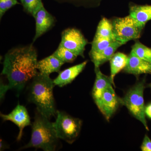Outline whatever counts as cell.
I'll return each mask as SVG.
<instances>
[{
  "label": "cell",
  "mask_w": 151,
  "mask_h": 151,
  "mask_svg": "<svg viewBox=\"0 0 151 151\" xmlns=\"http://www.w3.org/2000/svg\"><path fill=\"white\" fill-rule=\"evenodd\" d=\"M37 61V52L32 45L9 50L5 55L1 74L6 76L9 89H14L19 95L38 73Z\"/></svg>",
  "instance_id": "6da1fadb"
},
{
  "label": "cell",
  "mask_w": 151,
  "mask_h": 151,
  "mask_svg": "<svg viewBox=\"0 0 151 151\" xmlns=\"http://www.w3.org/2000/svg\"><path fill=\"white\" fill-rule=\"evenodd\" d=\"M31 81L28 87L29 102L34 104L37 111L49 119L56 116L53 80L50 76L38 72Z\"/></svg>",
  "instance_id": "7a4b0ae2"
},
{
  "label": "cell",
  "mask_w": 151,
  "mask_h": 151,
  "mask_svg": "<svg viewBox=\"0 0 151 151\" xmlns=\"http://www.w3.org/2000/svg\"><path fill=\"white\" fill-rule=\"evenodd\" d=\"M31 126L30 140L20 150L35 148L44 151L56 150L60 139L57 135L53 122H50V119L36 110Z\"/></svg>",
  "instance_id": "3957f363"
},
{
  "label": "cell",
  "mask_w": 151,
  "mask_h": 151,
  "mask_svg": "<svg viewBox=\"0 0 151 151\" xmlns=\"http://www.w3.org/2000/svg\"><path fill=\"white\" fill-rule=\"evenodd\" d=\"M145 88L144 81L138 82L121 98V105L126 106L132 116L140 122L146 129H149L146 119L145 106L144 99Z\"/></svg>",
  "instance_id": "277c9868"
},
{
  "label": "cell",
  "mask_w": 151,
  "mask_h": 151,
  "mask_svg": "<svg viewBox=\"0 0 151 151\" xmlns=\"http://www.w3.org/2000/svg\"><path fill=\"white\" fill-rule=\"evenodd\" d=\"M57 137L69 144L76 139L81 131L82 122L66 112L57 111L56 120L53 122Z\"/></svg>",
  "instance_id": "5b68a950"
},
{
  "label": "cell",
  "mask_w": 151,
  "mask_h": 151,
  "mask_svg": "<svg viewBox=\"0 0 151 151\" xmlns=\"http://www.w3.org/2000/svg\"><path fill=\"white\" fill-rule=\"evenodd\" d=\"M112 24L114 39L123 45L130 40L139 38L145 27L130 15L115 18Z\"/></svg>",
  "instance_id": "8992f818"
},
{
  "label": "cell",
  "mask_w": 151,
  "mask_h": 151,
  "mask_svg": "<svg viewBox=\"0 0 151 151\" xmlns=\"http://www.w3.org/2000/svg\"><path fill=\"white\" fill-rule=\"evenodd\" d=\"M87 43V40L79 30L68 28L63 32L59 45L69 50L77 56L84 57L85 47Z\"/></svg>",
  "instance_id": "52a82bcc"
},
{
  "label": "cell",
  "mask_w": 151,
  "mask_h": 151,
  "mask_svg": "<svg viewBox=\"0 0 151 151\" xmlns=\"http://www.w3.org/2000/svg\"><path fill=\"white\" fill-rule=\"evenodd\" d=\"M94 102L108 121L121 105V98L117 96L113 86L104 90L101 96L94 100Z\"/></svg>",
  "instance_id": "ba28073f"
},
{
  "label": "cell",
  "mask_w": 151,
  "mask_h": 151,
  "mask_svg": "<svg viewBox=\"0 0 151 151\" xmlns=\"http://www.w3.org/2000/svg\"><path fill=\"white\" fill-rule=\"evenodd\" d=\"M1 118L3 121H10L17 126L19 132L17 140L19 141L22 137L24 129L32 125L31 119L27 109L25 107L18 103L16 107L8 114L1 113Z\"/></svg>",
  "instance_id": "9c48e42d"
},
{
  "label": "cell",
  "mask_w": 151,
  "mask_h": 151,
  "mask_svg": "<svg viewBox=\"0 0 151 151\" xmlns=\"http://www.w3.org/2000/svg\"><path fill=\"white\" fill-rule=\"evenodd\" d=\"M35 21V34L33 39L35 42L38 38L47 32L53 26L55 19L43 6L34 17Z\"/></svg>",
  "instance_id": "30bf717a"
},
{
  "label": "cell",
  "mask_w": 151,
  "mask_h": 151,
  "mask_svg": "<svg viewBox=\"0 0 151 151\" xmlns=\"http://www.w3.org/2000/svg\"><path fill=\"white\" fill-rule=\"evenodd\" d=\"M124 70L126 73L136 76L144 73L151 74V62L141 59L131 51Z\"/></svg>",
  "instance_id": "8fae6325"
},
{
  "label": "cell",
  "mask_w": 151,
  "mask_h": 151,
  "mask_svg": "<svg viewBox=\"0 0 151 151\" xmlns=\"http://www.w3.org/2000/svg\"><path fill=\"white\" fill-rule=\"evenodd\" d=\"M87 63V61H85L60 71L57 77L53 80L55 85L62 87L70 84L83 71Z\"/></svg>",
  "instance_id": "7c38bea8"
},
{
  "label": "cell",
  "mask_w": 151,
  "mask_h": 151,
  "mask_svg": "<svg viewBox=\"0 0 151 151\" xmlns=\"http://www.w3.org/2000/svg\"><path fill=\"white\" fill-rule=\"evenodd\" d=\"M53 54L38 61L37 68L40 73L50 76L54 72H59L64 64Z\"/></svg>",
  "instance_id": "4fadbf2b"
},
{
  "label": "cell",
  "mask_w": 151,
  "mask_h": 151,
  "mask_svg": "<svg viewBox=\"0 0 151 151\" xmlns=\"http://www.w3.org/2000/svg\"><path fill=\"white\" fill-rule=\"evenodd\" d=\"M99 68H94L96 78L92 91V97L94 101L101 96L104 90L114 84L111 76L102 73Z\"/></svg>",
  "instance_id": "5bb4252c"
},
{
  "label": "cell",
  "mask_w": 151,
  "mask_h": 151,
  "mask_svg": "<svg viewBox=\"0 0 151 151\" xmlns=\"http://www.w3.org/2000/svg\"><path fill=\"white\" fill-rule=\"evenodd\" d=\"M123 44L121 42L115 41L103 51L90 56L91 60L94 63V68L100 67L105 62L110 61L115 52Z\"/></svg>",
  "instance_id": "9a60e30c"
},
{
  "label": "cell",
  "mask_w": 151,
  "mask_h": 151,
  "mask_svg": "<svg viewBox=\"0 0 151 151\" xmlns=\"http://www.w3.org/2000/svg\"><path fill=\"white\" fill-rule=\"evenodd\" d=\"M130 15L142 25L151 20V5H134L130 7Z\"/></svg>",
  "instance_id": "2e32d148"
},
{
  "label": "cell",
  "mask_w": 151,
  "mask_h": 151,
  "mask_svg": "<svg viewBox=\"0 0 151 151\" xmlns=\"http://www.w3.org/2000/svg\"><path fill=\"white\" fill-rule=\"evenodd\" d=\"M128 56L122 52H118L113 55L110 60L111 78L114 83L115 76L127 65Z\"/></svg>",
  "instance_id": "e0dca14e"
},
{
  "label": "cell",
  "mask_w": 151,
  "mask_h": 151,
  "mask_svg": "<svg viewBox=\"0 0 151 151\" xmlns=\"http://www.w3.org/2000/svg\"><path fill=\"white\" fill-rule=\"evenodd\" d=\"M94 37L115 40L112 22L105 18L102 19L97 26Z\"/></svg>",
  "instance_id": "ac0fdd59"
},
{
  "label": "cell",
  "mask_w": 151,
  "mask_h": 151,
  "mask_svg": "<svg viewBox=\"0 0 151 151\" xmlns=\"http://www.w3.org/2000/svg\"><path fill=\"white\" fill-rule=\"evenodd\" d=\"M116 41L113 39L95 37L92 41L91 51L89 55L99 53L109 46L113 42Z\"/></svg>",
  "instance_id": "d6986e66"
},
{
  "label": "cell",
  "mask_w": 151,
  "mask_h": 151,
  "mask_svg": "<svg viewBox=\"0 0 151 151\" xmlns=\"http://www.w3.org/2000/svg\"><path fill=\"white\" fill-rule=\"evenodd\" d=\"M132 51L141 59L151 62V48L137 41L132 47Z\"/></svg>",
  "instance_id": "ffe728a7"
},
{
  "label": "cell",
  "mask_w": 151,
  "mask_h": 151,
  "mask_svg": "<svg viewBox=\"0 0 151 151\" xmlns=\"http://www.w3.org/2000/svg\"><path fill=\"white\" fill-rule=\"evenodd\" d=\"M52 54L64 63L73 62L78 56L69 50L60 45Z\"/></svg>",
  "instance_id": "44dd1931"
},
{
  "label": "cell",
  "mask_w": 151,
  "mask_h": 151,
  "mask_svg": "<svg viewBox=\"0 0 151 151\" xmlns=\"http://www.w3.org/2000/svg\"><path fill=\"white\" fill-rule=\"evenodd\" d=\"M25 10L34 17L38 11L44 6L42 0H20Z\"/></svg>",
  "instance_id": "7402d4cb"
},
{
  "label": "cell",
  "mask_w": 151,
  "mask_h": 151,
  "mask_svg": "<svg viewBox=\"0 0 151 151\" xmlns=\"http://www.w3.org/2000/svg\"><path fill=\"white\" fill-rule=\"evenodd\" d=\"M19 4L17 0H0V18H2L6 12L14 6Z\"/></svg>",
  "instance_id": "603a6c76"
},
{
  "label": "cell",
  "mask_w": 151,
  "mask_h": 151,
  "mask_svg": "<svg viewBox=\"0 0 151 151\" xmlns=\"http://www.w3.org/2000/svg\"><path fill=\"white\" fill-rule=\"evenodd\" d=\"M141 149L143 151H151V140L147 135L144 137Z\"/></svg>",
  "instance_id": "cb8c5ba5"
},
{
  "label": "cell",
  "mask_w": 151,
  "mask_h": 151,
  "mask_svg": "<svg viewBox=\"0 0 151 151\" xmlns=\"http://www.w3.org/2000/svg\"><path fill=\"white\" fill-rule=\"evenodd\" d=\"M0 99L3 100L4 99L5 96L7 92L9 90V88L8 84L3 83V81H1V88H0Z\"/></svg>",
  "instance_id": "d4e9b609"
},
{
  "label": "cell",
  "mask_w": 151,
  "mask_h": 151,
  "mask_svg": "<svg viewBox=\"0 0 151 151\" xmlns=\"http://www.w3.org/2000/svg\"><path fill=\"white\" fill-rule=\"evenodd\" d=\"M145 114L149 118L151 119V103L145 107Z\"/></svg>",
  "instance_id": "484cf974"
},
{
  "label": "cell",
  "mask_w": 151,
  "mask_h": 151,
  "mask_svg": "<svg viewBox=\"0 0 151 151\" xmlns=\"http://www.w3.org/2000/svg\"><path fill=\"white\" fill-rule=\"evenodd\" d=\"M9 147L8 145L6 144L3 139H1V143H0V150L3 151L5 149H8Z\"/></svg>",
  "instance_id": "4316f807"
},
{
  "label": "cell",
  "mask_w": 151,
  "mask_h": 151,
  "mask_svg": "<svg viewBox=\"0 0 151 151\" xmlns=\"http://www.w3.org/2000/svg\"><path fill=\"white\" fill-rule=\"evenodd\" d=\"M148 87H149V88H150V89H151V83L149 84V85H148Z\"/></svg>",
  "instance_id": "83f0119b"
}]
</instances>
